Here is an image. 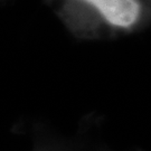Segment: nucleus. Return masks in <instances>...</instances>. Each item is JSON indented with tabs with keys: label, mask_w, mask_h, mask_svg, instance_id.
Masks as SVG:
<instances>
[{
	"label": "nucleus",
	"mask_w": 151,
	"mask_h": 151,
	"mask_svg": "<svg viewBox=\"0 0 151 151\" xmlns=\"http://www.w3.org/2000/svg\"><path fill=\"white\" fill-rule=\"evenodd\" d=\"M92 6L111 26L130 28L140 19L142 7L139 0H83Z\"/></svg>",
	"instance_id": "1"
}]
</instances>
